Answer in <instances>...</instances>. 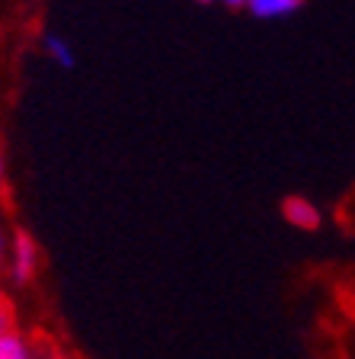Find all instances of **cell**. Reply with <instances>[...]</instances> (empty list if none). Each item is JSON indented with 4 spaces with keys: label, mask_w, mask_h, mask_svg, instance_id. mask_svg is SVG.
<instances>
[{
    "label": "cell",
    "mask_w": 355,
    "mask_h": 359,
    "mask_svg": "<svg viewBox=\"0 0 355 359\" xmlns=\"http://www.w3.org/2000/svg\"><path fill=\"white\" fill-rule=\"evenodd\" d=\"M228 7H246V0H224Z\"/></svg>",
    "instance_id": "52a82bcc"
},
{
    "label": "cell",
    "mask_w": 355,
    "mask_h": 359,
    "mask_svg": "<svg viewBox=\"0 0 355 359\" xmlns=\"http://www.w3.org/2000/svg\"><path fill=\"white\" fill-rule=\"evenodd\" d=\"M281 215H285V222L295 224V228H304V231H314V228H320V212L314 202L301 199V196H288V199L281 202Z\"/></svg>",
    "instance_id": "7a4b0ae2"
},
{
    "label": "cell",
    "mask_w": 355,
    "mask_h": 359,
    "mask_svg": "<svg viewBox=\"0 0 355 359\" xmlns=\"http://www.w3.org/2000/svg\"><path fill=\"white\" fill-rule=\"evenodd\" d=\"M4 257H7V241H4V234H0V263H4Z\"/></svg>",
    "instance_id": "8992f818"
},
{
    "label": "cell",
    "mask_w": 355,
    "mask_h": 359,
    "mask_svg": "<svg viewBox=\"0 0 355 359\" xmlns=\"http://www.w3.org/2000/svg\"><path fill=\"white\" fill-rule=\"evenodd\" d=\"M13 308L7 305V299H4V295H0V337L4 334H13Z\"/></svg>",
    "instance_id": "5b68a950"
},
{
    "label": "cell",
    "mask_w": 355,
    "mask_h": 359,
    "mask_svg": "<svg viewBox=\"0 0 355 359\" xmlns=\"http://www.w3.org/2000/svg\"><path fill=\"white\" fill-rule=\"evenodd\" d=\"M0 183H4V157H0Z\"/></svg>",
    "instance_id": "ba28073f"
},
{
    "label": "cell",
    "mask_w": 355,
    "mask_h": 359,
    "mask_svg": "<svg viewBox=\"0 0 355 359\" xmlns=\"http://www.w3.org/2000/svg\"><path fill=\"white\" fill-rule=\"evenodd\" d=\"M301 7V0H246V10L259 20H279Z\"/></svg>",
    "instance_id": "3957f363"
},
{
    "label": "cell",
    "mask_w": 355,
    "mask_h": 359,
    "mask_svg": "<svg viewBox=\"0 0 355 359\" xmlns=\"http://www.w3.org/2000/svg\"><path fill=\"white\" fill-rule=\"evenodd\" d=\"M36 269H39L36 241H32L26 231H16L13 244H10V273H13V283L16 285L32 283V279H36Z\"/></svg>",
    "instance_id": "6da1fadb"
},
{
    "label": "cell",
    "mask_w": 355,
    "mask_h": 359,
    "mask_svg": "<svg viewBox=\"0 0 355 359\" xmlns=\"http://www.w3.org/2000/svg\"><path fill=\"white\" fill-rule=\"evenodd\" d=\"M42 45H45V55L58 67H74V48L67 45V39H61L58 32H48V36L42 39Z\"/></svg>",
    "instance_id": "277c9868"
},
{
    "label": "cell",
    "mask_w": 355,
    "mask_h": 359,
    "mask_svg": "<svg viewBox=\"0 0 355 359\" xmlns=\"http://www.w3.org/2000/svg\"><path fill=\"white\" fill-rule=\"evenodd\" d=\"M199 4H211V0H199Z\"/></svg>",
    "instance_id": "9c48e42d"
}]
</instances>
